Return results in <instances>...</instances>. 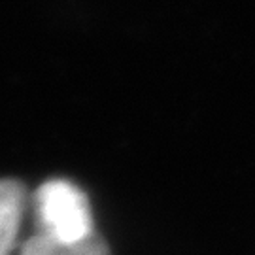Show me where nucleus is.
Here are the masks:
<instances>
[{
    "mask_svg": "<svg viewBox=\"0 0 255 255\" xmlns=\"http://www.w3.org/2000/svg\"><path fill=\"white\" fill-rule=\"evenodd\" d=\"M36 235L57 242H80L97 235L85 193L66 180H49L32 197Z\"/></svg>",
    "mask_w": 255,
    "mask_h": 255,
    "instance_id": "f257e3e1",
    "label": "nucleus"
},
{
    "mask_svg": "<svg viewBox=\"0 0 255 255\" xmlns=\"http://www.w3.org/2000/svg\"><path fill=\"white\" fill-rule=\"evenodd\" d=\"M27 210V193L15 180H0V255H8L15 244L23 216Z\"/></svg>",
    "mask_w": 255,
    "mask_h": 255,
    "instance_id": "f03ea898",
    "label": "nucleus"
},
{
    "mask_svg": "<svg viewBox=\"0 0 255 255\" xmlns=\"http://www.w3.org/2000/svg\"><path fill=\"white\" fill-rule=\"evenodd\" d=\"M21 255H110V250L99 235L80 242H57L42 235H34L23 244Z\"/></svg>",
    "mask_w": 255,
    "mask_h": 255,
    "instance_id": "7ed1b4c3",
    "label": "nucleus"
}]
</instances>
